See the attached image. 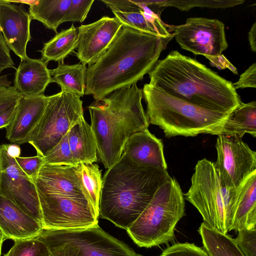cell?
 <instances>
[{
  "label": "cell",
  "instance_id": "cell-15",
  "mask_svg": "<svg viewBox=\"0 0 256 256\" xmlns=\"http://www.w3.org/2000/svg\"><path fill=\"white\" fill-rule=\"evenodd\" d=\"M33 181L38 192L85 198L90 201L83 184L80 164L72 165L44 164Z\"/></svg>",
  "mask_w": 256,
  "mask_h": 256
},
{
  "label": "cell",
  "instance_id": "cell-18",
  "mask_svg": "<svg viewBox=\"0 0 256 256\" xmlns=\"http://www.w3.org/2000/svg\"><path fill=\"white\" fill-rule=\"evenodd\" d=\"M122 153L139 165L167 170L162 141L148 129L132 134L124 144Z\"/></svg>",
  "mask_w": 256,
  "mask_h": 256
},
{
  "label": "cell",
  "instance_id": "cell-11",
  "mask_svg": "<svg viewBox=\"0 0 256 256\" xmlns=\"http://www.w3.org/2000/svg\"><path fill=\"white\" fill-rule=\"evenodd\" d=\"M180 47L207 58L222 54L228 47L224 24L217 19L189 18L184 24H164Z\"/></svg>",
  "mask_w": 256,
  "mask_h": 256
},
{
  "label": "cell",
  "instance_id": "cell-29",
  "mask_svg": "<svg viewBox=\"0 0 256 256\" xmlns=\"http://www.w3.org/2000/svg\"><path fill=\"white\" fill-rule=\"evenodd\" d=\"M147 6H157L160 8L173 6L182 11H188L194 7L212 8H225L234 7L243 4L242 0H144Z\"/></svg>",
  "mask_w": 256,
  "mask_h": 256
},
{
  "label": "cell",
  "instance_id": "cell-20",
  "mask_svg": "<svg viewBox=\"0 0 256 256\" xmlns=\"http://www.w3.org/2000/svg\"><path fill=\"white\" fill-rule=\"evenodd\" d=\"M234 218L231 230L256 228V170L232 190Z\"/></svg>",
  "mask_w": 256,
  "mask_h": 256
},
{
  "label": "cell",
  "instance_id": "cell-42",
  "mask_svg": "<svg viewBox=\"0 0 256 256\" xmlns=\"http://www.w3.org/2000/svg\"><path fill=\"white\" fill-rule=\"evenodd\" d=\"M16 112V104L0 114V128H6L12 120Z\"/></svg>",
  "mask_w": 256,
  "mask_h": 256
},
{
  "label": "cell",
  "instance_id": "cell-14",
  "mask_svg": "<svg viewBox=\"0 0 256 256\" xmlns=\"http://www.w3.org/2000/svg\"><path fill=\"white\" fill-rule=\"evenodd\" d=\"M122 26L114 17L108 16L78 26L76 56L80 62L86 66L96 62L108 48Z\"/></svg>",
  "mask_w": 256,
  "mask_h": 256
},
{
  "label": "cell",
  "instance_id": "cell-45",
  "mask_svg": "<svg viewBox=\"0 0 256 256\" xmlns=\"http://www.w3.org/2000/svg\"><path fill=\"white\" fill-rule=\"evenodd\" d=\"M12 82L9 80L8 74L0 75V86H11Z\"/></svg>",
  "mask_w": 256,
  "mask_h": 256
},
{
  "label": "cell",
  "instance_id": "cell-13",
  "mask_svg": "<svg viewBox=\"0 0 256 256\" xmlns=\"http://www.w3.org/2000/svg\"><path fill=\"white\" fill-rule=\"evenodd\" d=\"M0 194L42 223V216L36 185L8 152L6 144L0 146Z\"/></svg>",
  "mask_w": 256,
  "mask_h": 256
},
{
  "label": "cell",
  "instance_id": "cell-2",
  "mask_svg": "<svg viewBox=\"0 0 256 256\" xmlns=\"http://www.w3.org/2000/svg\"><path fill=\"white\" fill-rule=\"evenodd\" d=\"M148 74L149 84L208 110L232 112L242 103L232 82L178 50L158 60Z\"/></svg>",
  "mask_w": 256,
  "mask_h": 256
},
{
  "label": "cell",
  "instance_id": "cell-40",
  "mask_svg": "<svg viewBox=\"0 0 256 256\" xmlns=\"http://www.w3.org/2000/svg\"><path fill=\"white\" fill-rule=\"evenodd\" d=\"M48 248L51 256H80L74 250L66 246L52 242H44Z\"/></svg>",
  "mask_w": 256,
  "mask_h": 256
},
{
  "label": "cell",
  "instance_id": "cell-19",
  "mask_svg": "<svg viewBox=\"0 0 256 256\" xmlns=\"http://www.w3.org/2000/svg\"><path fill=\"white\" fill-rule=\"evenodd\" d=\"M0 229L6 239L14 241L35 238L42 228L39 222L0 194Z\"/></svg>",
  "mask_w": 256,
  "mask_h": 256
},
{
  "label": "cell",
  "instance_id": "cell-31",
  "mask_svg": "<svg viewBox=\"0 0 256 256\" xmlns=\"http://www.w3.org/2000/svg\"><path fill=\"white\" fill-rule=\"evenodd\" d=\"M4 256H51L47 246L36 238L16 240Z\"/></svg>",
  "mask_w": 256,
  "mask_h": 256
},
{
  "label": "cell",
  "instance_id": "cell-24",
  "mask_svg": "<svg viewBox=\"0 0 256 256\" xmlns=\"http://www.w3.org/2000/svg\"><path fill=\"white\" fill-rule=\"evenodd\" d=\"M248 134L256 136V102L242 103L232 111L224 122L220 135L234 136L240 138Z\"/></svg>",
  "mask_w": 256,
  "mask_h": 256
},
{
  "label": "cell",
  "instance_id": "cell-6",
  "mask_svg": "<svg viewBox=\"0 0 256 256\" xmlns=\"http://www.w3.org/2000/svg\"><path fill=\"white\" fill-rule=\"evenodd\" d=\"M184 214V194L177 180L170 176L126 230L140 247L168 244L173 240L176 226Z\"/></svg>",
  "mask_w": 256,
  "mask_h": 256
},
{
  "label": "cell",
  "instance_id": "cell-30",
  "mask_svg": "<svg viewBox=\"0 0 256 256\" xmlns=\"http://www.w3.org/2000/svg\"><path fill=\"white\" fill-rule=\"evenodd\" d=\"M84 186L91 202L99 216V202L102 185L101 170L94 163L80 164Z\"/></svg>",
  "mask_w": 256,
  "mask_h": 256
},
{
  "label": "cell",
  "instance_id": "cell-16",
  "mask_svg": "<svg viewBox=\"0 0 256 256\" xmlns=\"http://www.w3.org/2000/svg\"><path fill=\"white\" fill-rule=\"evenodd\" d=\"M31 16L22 4L0 0V29L10 50L21 60L28 58L26 47L32 40Z\"/></svg>",
  "mask_w": 256,
  "mask_h": 256
},
{
  "label": "cell",
  "instance_id": "cell-47",
  "mask_svg": "<svg viewBox=\"0 0 256 256\" xmlns=\"http://www.w3.org/2000/svg\"></svg>",
  "mask_w": 256,
  "mask_h": 256
},
{
  "label": "cell",
  "instance_id": "cell-28",
  "mask_svg": "<svg viewBox=\"0 0 256 256\" xmlns=\"http://www.w3.org/2000/svg\"><path fill=\"white\" fill-rule=\"evenodd\" d=\"M204 250L209 256H244L234 238L204 222L198 230Z\"/></svg>",
  "mask_w": 256,
  "mask_h": 256
},
{
  "label": "cell",
  "instance_id": "cell-27",
  "mask_svg": "<svg viewBox=\"0 0 256 256\" xmlns=\"http://www.w3.org/2000/svg\"><path fill=\"white\" fill-rule=\"evenodd\" d=\"M86 70V66L82 64L62 62L50 72L54 82L60 86L61 90L82 97L85 94Z\"/></svg>",
  "mask_w": 256,
  "mask_h": 256
},
{
  "label": "cell",
  "instance_id": "cell-10",
  "mask_svg": "<svg viewBox=\"0 0 256 256\" xmlns=\"http://www.w3.org/2000/svg\"><path fill=\"white\" fill-rule=\"evenodd\" d=\"M38 192L45 230H83L98 224V214L90 201Z\"/></svg>",
  "mask_w": 256,
  "mask_h": 256
},
{
  "label": "cell",
  "instance_id": "cell-21",
  "mask_svg": "<svg viewBox=\"0 0 256 256\" xmlns=\"http://www.w3.org/2000/svg\"><path fill=\"white\" fill-rule=\"evenodd\" d=\"M54 82L47 64L41 58L21 60L16 70L14 86L22 95L44 94L48 84Z\"/></svg>",
  "mask_w": 256,
  "mask_h": 256
},
{
  "label": "cell",
  "instance_id": "cell-17",
  "mask_svg": "<svg viewBox=\"0 0 256 256\" xmlns=\"http://www.w3.org/2000/svg\"><path fill=\"white\" fill-rule=\"evenodd\" d=\"M48 96L21 95L16 104V112L10 124L6 128V137L12 144L28 143L30 135L42 118Z\"/></svg>",
  "mask_w": 256,
  "mask_h": 256
},
{
  "label": "cell",
  "instance_id": "cell-5",
  "mask_svg": "<svg viewBox=\"0 0 256 256\" xmlns=\"http://www.w3.org/2000/svg\"><path fill=\"white\" fill-rule=\"evenodd\" d=\"M142 90L149 124L158 126L166 138L203 134L218 136L231 113L198 106L149 83Z\"/></svg>",
  "mask_w": 256,
  "mask_h": 256
},
{
  "label": "cell",
  "instance_id": "cell-38",
  "mask_svg": "<svg viewBox=\"0 0 256 256\" xmlns=\"http://www.w3.org/2000/svg\"><path fill=\"white\" fill-rule=\"evenodd\" d=\"M235 88H256V64L254 63L240 76L238 80L233 84Z\"/></svg>",
  "mask_w": 256,
  "mask_h": 256
},
{
  "label": "cell",
  "instance_id": "cell-22",
  "mask_svg": "<svg viewBox=\"0 0 256 256\" xmlns=\"http://www.w3.org/2000/svg\"><path fill=\"white\" fill-rule=\"evenodd\" d=\"M68 143L74 159L78 164L98 160L97 148L90 125L84 118L74 124L68 132Z\"/></svg>",
  "mask_w": 256,
  "mask_h": 256
},
{
  "label": "cell",
  "instance_id": "cell-37",
  "mask_svg": "<svg viewBox=\"0 0 256 256\" xmlns=\"http://www.w3.org/2000/svg\"><path fill=\"white\" fill-rule=\"evenodd\" d=\"M21 95L14 86H0V114L15 106Z\"/></svg>",
  "mask_w": 256,
  "mask_h": 256
},
{
  "label": "cell",
  "instance_id": "cell-46",
  "mask_svg": "<svg viewBox=\"0 0 256 256\" xmlns=\"http://www.w3.org/2000/svg\"><path fill=\"white\" fill-rule=\"evenodd\" d=\"M6 238L2 232V230L0 229V256H1L2 246L4 241L6 240Z\"/></svg>",
  "mask_w": 256,
  "mask_h": 256
},
{
  "label": "cell",
  "instance_id": "cell-25",
  "mask_svg": "<svg viewBox=\"0 0 256 256\" xmlns=\"http://www.w3.org/2000/svg\"><path fill=\"white\" fill-rule=\"evenodd\" d=\"M72 0H39L30 4L32 20L42 22L47 28L57 33L59 26L64 22Z\"/></svg>",
  "mask_w": 256,
  "mask_h": 256
},
{
  "label": "cell",
  "instance_id": "cell-8",
  "mask_svg": "<svg viewBox=\"0 0 256 256\" xmlns=\"http://www.w3.org/2000/svg\"><path fill=\"white\" fill-rule=\"evenodd\" d=\"M76 94L60 90L48 96L43 116L32 132L28 143L44 156L84 116L82 101Z\"/></svg>",
  "mask_w": 256,
  "mask_h": 256
},
{
  "label": "cell",
  "instance_id": "cell-32",
  "mask_svg": "<svg viewBox=\"0 0 256 256\" xmlns=\"http://www.w3.org/2000/svg\"><path fill=\"white\" fill-rule=\"evenodd\" d=\"M44 164L72 165L78 164L74 159L68 143V133L44 157Z\"/></svg>",
  "mask_w": 256,
  "mask_h": 256
},
{
  "label": "cell",
  "instance_id": "cell-23",
  "mask_svg": "<svg viewBox=\"0 0 256 256\" xmlns=\"http://www.w3.org/2000/svg\"><path fill=\"white\" fill-rule=\"evenodd\" d=\"M140 0L143 5L139 11L125 12L116 9L110 10L122 26L160 36H170L172 33L167 30L160 16Z\"/></svg>",
  "mask_w": 256,
  "mask_h": 256
},
{
  "label": "cell",
  "instance_id": "cell-36",
  "mask_svg": "<svg viewBox=\"0 0 256 256\" xmlns=\"http://www.w3.org/2000/svg\"><path fill=\"white\" fill-rule=\"evenodd\" d=\"M15 160L22 170L32 180L37 176L44 164L43 156L38 154L30 157H17Z\"/></svg>",
  "mask_w": 256,
  "mask_h": 256
},
{
  "label": "cell",
  "instance_id": "cell-34",
  "mask_svg": "<svg viewBox=\"0 0 256 256\" xmlns=\"http://www.w3.org/2000/svg\"><path fill=\"white\" fill-rule=\"evenodd\" d=\"M94 0H72L64 22H83L94 2Z\"/></svg>",
  "mask_w": 256,
  "mask_h": 256
},
{
  "label": "cell",
  "instance_id": "cell-1",
  "mask_svg": "<svg viewBox=\"0 0 256 256\" xmlns=\"http://www.w3.org/2000/svg\"><path fill=\"white\" fill-rule=\"evenodd\" d=\"M174 38L163 37L122 26L107 50L86 67L85 94L100 100L113 91L130 86L148 74Z\"/></svg>",
  "mask_w": 256,
  "mask_h": 256
},
{
  "label": "cell",
  "instance_id": "cell-33",
  "mask_svg": "<svg viewBox=\"0 0 256 256\" xmlns=\"http://www.w3.org/2000/svg\"><path fill=\"white\" fill-rule=\"evenodd\" d=\"M234 241L244 256H256V228L239 230Z\"/></svg>",
  "mask_w": 256,
  "mask_h": 256
},
{
  "label": "cell",
  "instance_id": "cell-26",
  "mask_svg": "<svg viewBox=\"0 0 256 256\" xmlns=\"http://www.w3.org/2000/svg\"><path fill=\"white\" fill-rule=\"evenodd\" d=\"M78 30L72 24L70 28L62 30L48 42L44 43L41 59L48 64L49 62H61L76 48Z\"/></svg>",
  "mask_w": 256,
  "mask_h": 256
},
{
  "label": "cell",
  "instance_id": "cell-4",
  "mask_svg": "<svg viewBox=\"0 0 256 256\" xmlns=\"http://www.w3.org/2000/svg\"><path fill=\"white\" fill-rule=\"evenodd\" d=\"M142 98V90L134 84L115 90L88 106L97 154L106 168L120 157L132 134L148 129Z\"/></svg>",
  "mask_w": 256,
  "mask_h": 256
},
{
  "label": "cell",
  "instance_id": "cell-7",
  "mask_svg": "<svg viewBox=\"0 0 256 256\" xmlns=\"http://www.w3.org/2000/svg\"><path fill=\"white\" fill-rule=\"evenodd\" d=\"M191 184L184 194L208 227L227 234L234 218L232 190L224 188L213 162L206 158L196 163Z\"/></svg>",
  "mask_w": 256,
  "mask_h": 256
},
{
  "label": "cell",
  "instance_id": "cell-3",
  "mask_svg": "<svg viewBox=\"0 0 256 256\" xmlns=\"http://www.w3.org/2000/svg\"><path fill=\"white\" fill-rule=\"evenodd\" d=\"M170 178L167 170L139 165L122 153L102 178L99 216L128 229Z\"/></svg>",
  "mask_w": 256,
  "mask_h": 256
},
{
  "label": "cell",
  "instance_id": "cell-43",
  "mask_svg": "<svg viewBox=\"0 0 256 256\" xmlns=\"http://www.w3.org/2000/svg\"><path fill=\"white\" fill-rule=\"evenodd\" d=\"M248 40L252 52H256V23L254 22L248 34Z\"/></svg>",
  "mask_w": 256,
  "mask_h": 256
},
{
  "label": "cell",
  "instance_id": "cell-41",
  "mask_svg": "<svg viewBox=\"0 0 256 256\" xmlns=\"http://www.w3.org/2000/svg\"><path fill=\"white\" fill-rule=\"evenodd\" d=\"M212 65L216 66L218 68H228L234 74H238L236 68L222 54L216 57H212L208 58Z\"/></svg>",
  "mask_w": 256,
  "mask_h": 256
},
{
  "label": "cell",
  "instance_id": "cell-12",
  "mask_svg": "<svg viewBox=\"0 0 256 256\" xmlns=\"http://www.w3.org/2000/svg\"><path fill=\"white\" fill-rule=\"evenodd\" d=\"M214 162L222 186L228 190L236 188L256 170V152L236 136L218 135Z\"/></svg>",
  "mask_w": 256,
  "mask_h": 256
},
{
  "label": "cell",
  "instance_id": "cell-9",
  "mask_svg": "<svg viewBox=\"0 0 256 256\" xmlns=\"http://www.w3.org/2000/svg\"><path fill=\"white\" fill-rule=\"evenodd\" d=\"M36 238L68 246L80 256H142L98 224L83 230L42 229Z\"/></svg>",
  "mask_w": 256,
  "mask_h": 256
},
{
  "label": "cell",
  "instance_id": "cell-35",
  "mask_svg": "<svg viewBox=\"0 0 256 256\" xmlns=\"http://www.w3.org/2000/svg\"><path fill=\"white\" fill-rule=\"evenodd\" d=\"M160 256H209L204 249L188 242L177 243L165 249Z\"/></svg>",
  "mask_w": 256,
  "mask_h": 256
},
{
  "label": "cell",
  "instance_id": "cell-39",
  "mask_svg": "<svg viewBox=\"0 0 256 256\" xmlns=\"http://www.w3.org/2000/svg\"><path fill=\"white\" fill-rule=\"evenodd\" d=\"M8 68H15L14 63L0 29V74Z\"/></svg>",
  "mask_w": 256,
  "mask_h": 256
},
{
  "label": "cell",
  "instance_id": "cell-44",
  "mask_svg": "<svg viewBox=\"0 0 256 256\" xmlns=\"http://www.w3.org/2000/svg\"><path fill=\"white\" fill-rule=\"evenodd\" d=\"M6 148L10 156L14 158L20 156V148L18 145L14 144H6Z\"/></svg>",
  "mask_w": 256,
  "mask_h": 256
}]
</instances>
